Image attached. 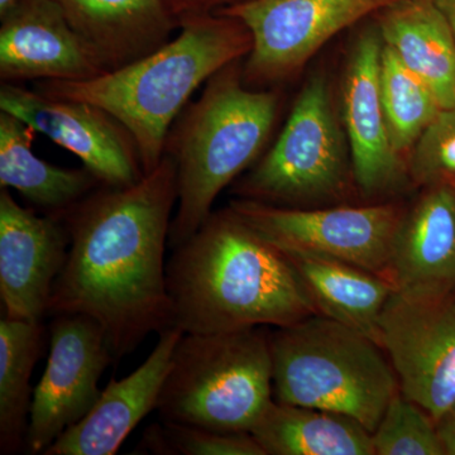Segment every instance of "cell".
<instances>
[{
  "label": "cell",
  "instance_id": "obj_1",
  "mask_svg": "<svg viewBox=\"0 0 455 455\" xmlns=\"http://www.w3.org/2000/svg\"><path fill=\"white\" fill-rule=\"evenodd\" d=\"M175 204L176 167L164 154L136 184L98 188L61 214L70 245L47 314L92 317L116 359L171 328L164 251Z\"/></svg>",
  "mask_w": 455,
  "mask_h": 455
},
{
  "label": "cell",
  "instance_id": "obj_2",
  "mask_svg": "<svg viewBox=\"0 0 455 455\" xmlns=\"http://www.w3.org/2000/svg\"><path fill=\"white\" fill-rule=\"evenodd\" d=\"M166 275L171 328L184 334L283 328L316 314L286 254L229 206L173 248Z\"/></svg>",
  "mask_w": 455,
  "mask_h": 455
},
{
  "label": "cell",
  "instance_id": "obj_3",
  "mask_svg": "<svg viewBox=\"0 0 455 455\" xmlns=\"http://www.w3.org/2000/svg\"><path fill=\"white\" fill-rule=\"evenodd\" d=\"M251 49L252 35L241 20L196 14L180 20L178 37L130 65L85 82L42 80L35 90L109 113L131 134L147 175L163 160L171 128L191 95Z\"/></svg>",
  "mask_w": 455,
  "mask_h": 455
},
{
  "label": "cell",
  "instance_id": "obj_4",
  "mask_svg": "<svg viewBox=\"0 0 455 455\" xmlns=\"http://www.w3.org/2000/svg\"><path fill=\"white\" fill-rule=\"evenodd\" d=\"M239 64L241 60L212 75L167 137L164 154L175 164L178 187L171 248L208 220L221 191L259 160L274 130L280 97L274 90L248 88Z\"/></svg>",
  "mask_w": 455,
  "mask_h": 455
},
{
  "label": "cell",
  "instance_id": "obj_5",
  "mask_svg": "<svg viewBox=\"0 0 455 455\" xmlns=\"http://www.w3.org/2000/svg\"><path fill=\"white\" fill-rule=\"evenodd\" d=\"M268 341L277 403L339 412L372 434L400 391L381 346L320 314L276 328Z\"/></svg>",
  "mask_w": 455,
  "mask_h": 455
},
{
  "label": "cell",
  "instance_id": "obj_6",
  "mask_svg": "<svg viewBox=\"0 0 455 455\" xmlns=\"http://www.w3.org/2000/svg\"><path fill=\"white\" fill-rule=\"evenodd\" d=\"M272 401L268 334L259 326L182 334L156 410L164 421L251 433Z\"/></svg>",
  "mask_w": 455,
  "mask_h": 455
},
{
  "label": "cell",
  "instance_id": "obj_7",
  "mask_svg": "<svg viewBox=\"0 0 455 455\" xmlns=\"http://www.w3.org/2000/svg\"><path fill=\"white\" fill-rule=\"evenodd\" d=\"M355 185L331 85L316 75L302 88L280 136L235 182L239 199L281 208L340 203Z\"/></svg>",
  "mask_w": 455,
  "mask_h": 455
},
{
  "label": "cell",
  "instance_id": "obj_8",
  "mask_svg": "<svg viewBox=\"0 0 455 455\" xmlns=\"http://www.w3.org/2000/svg\"><path fill=\"white\" fill-rule=\"evenodd\" d=\"M229 208L280 250L344 260L392 283L395 236L406 209L401 204L281 208L236 199Z\"/></svg>",
  "mask_w": 455,
  "mask_h": 455
},
{
  "label": "cell",
  "instance_id": "obj_9",
  "mask_svg": "<svg viewBox=\"0 0 455 455\" xmlns=\"http://www.w3.org/2000/svg\"><path fill=\"white\" fill-rule=\"evenodd\" d=\"M379 328L400 391L436 423L455 406V287L395 290Z\"/></svg>",
  "mask_w": 455,
  "mask_h": 455
},
{
  "label": "cell",
  "instance_id": "obj_10",
  "mask_svg": "<svg viewBox=\"0 0 455 455\" xmlns=\"http://www.w3.org/2000/svg\"><path fill=\"white\" fill-rule=\"evenodd\" d=\"M400 0H245L218 11L244 23L252 49L243 66L248 88L283 82L337 33Z\"/></svg>",
  "mask_w": 455,
  "mask_h": 455
},
{
  "label": "cell",
  "instance_id": "obj_11",
  "mask_svg": "<svg viewBox=\"0 0 455 455\" xmlns=\"http://www.w3.org/2000/svg\"><path fill=\"white\" fill-rule=\"evenodd\" d=\"M46 370L33 390L27 454H44L98 403L101 374L116 361L103 326L80 314L56 315Z\"/></svg>",
  "mask_w": 455,
  "mask_h": 455
},
{
  "label": "cell",
  "instance_id": "obj_12",
  "mask_svg": "<svg viewBox=\"0 0 455 455\" xmlns=\"http://www.w3.org/2000/svg\"><path fill=\"white\" fill-rule=\"evenodd\" d=\"M0 110L13 114L79 157L103 187H131L145 176L131 134L94 104L2 83Z\"/></svg>",
  "mask_w": 455,
  "mask_h": 455
},
{
  "label": "cell",
  "instance_id": "obj_13",
  "mask_svg": "<svg viewBox=\"0 0 455 455\" xmlns=\"http://www.w3.org/2000/svg\"><path fill=\"white\" fill-rule=\"evenodd\" d=\"M383 42L368 29L355 42L343 82V119L355 188L373 199L401 190L410 181L407 163L395 151L381 98Z\"/></svg>",
  "mask_w": 455,
  "mask_h": 455
},
{
  "label": "cell",
  "instance_id": "obj_14",
  "mask_svg": "<svg viewBox=\"0 0 455 455\" xmlns=\"http://www.w3.org/2000/svg\"><path fill=\"white\" fill-rule=\"evenodd\" d=\"M70 245L61 215L38 217L0 188V296L5 317L41 323Z\"/></svg>",
  "mask_w": 455,
  "mask_h": 455
},
{
  "label": "cell",
  "instance_id": "obj_15",
  "mask_svg": "<svg viewBox=\"0 0 455 455\" xmlns=\"http://www.w3.org/2000/svg\"><path fill=\"white\" fill-rule=\"evenodd\" d=\"M0 23L2 83L85 82L107 73L52 0H17Z\"/></svg>",
  "mask_w": 455,
  "mask_h": 455
},
{
  "label": "cell",
  "instance_id": "obj_16",
  "mask_svg": "<svg viewBox=\"0 0 455 455\" xmlns=\"http://www.w3.org/2000/svg\"><path fill=\"white\" fill-rule=\"evenodd\" d=\"M182 331L167 328L148 358L123 379H112L85 418L65 431L44 455H113L149 412L157 409L173 350Z\"/></svg>",
  "mask_w": 455,
  "mask_h": 455
},
{
  "label": "cell",
  "instance_id": "obj_17",
  "mask_svg": "<svg viewBox=\"0 0 455 455\" xmlns=\"http://www.w3.org/2000/svg\"><path fill=\"white\" fill-rule=\"evenodd\" d=\"M107 73L155 52L180 28L164 0H52Z\"/></svg>",
  "mask_w": 455,
  "mask_h": 455
},
{
  "label": "cell",
  "instance_id": "obj_18",
  "mask_svg": "<svg viewBox=\"0 0 455 455\" xmlns=\"http://www.w3.org/2000/svg\"><path fill=\"white\" fill-rule=\"evenodd\" d=\"M391 280L398 291L455 287V188H423L395 236Z\"/></svg>",
  "mask_w": 455,
  "mask_h": 455
},
{
  "label": "cell",
  "instance_id": "obj_19",
  "mask_svg": "<svg viewBox=\"0 0 455 455\" xmlns=\"http://www.w3.org/2000/svg\"><path fill=\"white\" fill-rule=\"evenodd\" d=\"M283 252L298 272L316 314L348 326L382 347L379 322L396 290L390 280L344 260L293 251Z\"/></svg>",
  "mask_w": 455,
  "mask_h": 455
},
{
  "label": "cell",
  "instance_id": "obj_20",
  "mask_svg": "<svg viewBox=\"0 0 455 455\" xmlns=\"http://www.w3.org/2000/svg\"><path fill=\"white\" fill-rule=\"evenodd\" d=\"M379 31L442 108L455 106V37L435 0H400L379 12Z\"/></svg>",
  "mask_w": 455,
  "mask_h": 455
},
{
  "label": "cell",
  "instance_id": "obj_21",
  "mask_svg": "<svg viewBox=\"0 0 455 455\" xmlns=\"http://www.w3.org/2000/svg\"><path fill=\"white\" fill-rule=\"evenodd\" d=\"M37 133L13 114L0 110V187L17 190L49 214L61 215L103 187L89 170L62 169L32 152Z\"/></svg>",
  "mask_w": 455,
  "mask_h": 455
},
{
  "label": "cell",
  "instance_id": "obj_22",
  "mask_svg": "<svg viewBox=\"0 0 455 455\" xmlns=\"http://www.w3.org/2000/svg\"><path fill=\"white\" fill-rule=\"evenodd\" d=\"M251 434L266 455H374L372 434L355 419L275 400Z\"/></svg>",
  "mask_w": 455,
  "mask_h": 455
},
{
  "label": "cell",
  "instance_id": "obj_23",
  "mask_svg": "<svg viewBox=\"0 0 455 455\" xmlns=\"http://www.w3.org/2000/svg\"><path fill=\"white\" fill-rule=\"evenodd\" d=\"M41 323L0 320V453L25 449L33 390V368L41 355Z\"/></svg>",
  "mask_w": 455,
  "mask_h": 455
},
{
  "label": "cell",
  "instance_id": "obj_24",
  "mask_svg": "<svg viewBox=\"0 0 455 455\" xmlns=\"http://www.w3.org/2000/svg\"><path fill=\"white\" fill-rule=\"evenodd\" d=\"M379 82L392 146L409 164L412 148L442 106L430 86L412 73L385 44Z\"/></svg>",
  "mask_w": 455,
  "mask_h": 455
},
{
  "label": "cell",
  "instance_id": "obj_25",
  "mask_svg": "<svg viewBox=\"0 0 455 455\" xmlns=\"http://www.w3.org/2000/svg\"><path fill=\"white\" fill-rule=\"evenodd\" d=\"M374 455H445L434 419L398 391L372 433Z\"/></svg>",
  "mask_w": 455,
  "mask_h": 455
},
{
  "label": "cell",
  "instance_id": "obj_26",
  "mask_svg": "<svg viewBox=\"0 0 455 455\" xmlns=\"http://www.w3.org/2000/svg\"><path fill=\"white\" fill-rule=\"evenodd\" d=\"M142 447L163 455H266L251 433H224L161 420L143 435Z\"/></svg>",
  "mask_w": 455,
  "mask_h": 455
},
{
  "label": "cell",
  "instance_id": "obj_27",
  "mask_svg": "<svg viewBox=\"0 0 455 455\" xmlns=\"http://www.w3.org/2000/svg\"><path fill=\"white\" fill-rule=\"evenodd\" d=\"M409 176L419 188H455V106L442 108L409 157Z\"/></svg>",
  "mask_w": 455,
  "mask_h": 455
},
{
  "label": "cell",
  "instance_id": "obj_28",
  "mask_svg": "<svg viewBox=\"0 0 455 455\" xmlns=\"http://www.w3.org/2000/svg\"><path fill=\"white\" fill-rule=\"evenodd\" d=\"M171 13L178 18L196 16V14L217 13L221 9L232 7L245 0H164Z\"/></svg>",
  "mask_w": 455,
  "mask_h": 455
},
{
  "label": "cell",
  "instance_id": "obj_29",
  "mask_svg": "<svg viewBox=\"0 0 455 455\" xmlns=\"http://www.w3.org/2000/svg\"><path fill=\"white\" fill-rule=\"evenodd\" d=\"M436 429L445 455H455V406L436 421Z\"/></svg>",
  "mask_w": 455,
  "mask_h": 455
},
{
  "label": "cell",
  "instance_id": "obj_30",
  "mask_svg": "<svg viewBox=\"0 0 455 455\" xmlns=\"http://www.w3.org/2000/svg\"><path fill=\"white\" fill-rule=\"evenodd\" d=\"M436 4L442 9L443 13L448 18L449 25L453 29L455 37V0H435Z\"/></svg>",
  "mask_w": 455,
  "mask_h": 455
},
{
  "label": "cell",
  "instance_id": "obj_31",
  "mask_svg": "<svg viewBox=\"0 0 455 455\" xmlns=\"http://www.w3.org/2000/svg\"><path fill=\"white\" fill-rule=\"evenodd\" d=\"M16 2L17 0H0V17L4 16Z\"/></svg>",
  "mask_w": 455,
  "mask_h": 455
}]
</instances>
